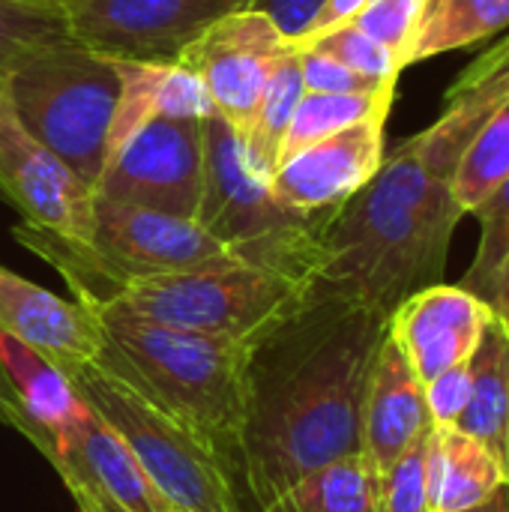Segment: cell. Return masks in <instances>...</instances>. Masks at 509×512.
I'll return each instance as SVG.
<instances>
[{
    "label": "cell",
    "instance_id": "obj_15",
    "mask_svg": "<svg viewBox=\"0 0 509 512\" xmlns=\"http://www.w3.org/2000/svg\"><path fill=\"white\" fill-rule=\"evenodd\" d=\"M489 321V303L462 285L438 282L402 300L387 318V333L417 378L429 384L441 372L471 360Z\"/></svg>",
    "mask_w": 509,
    "mask_h": 512
},
{
    "label": "cell",
    "instance_id": "obj_5",
    "mask_svg": "<svg viewBox=\"0 0 509 512\" xmlns=\"http://www.w3.org/2000/svg\"><path fill=\"white\" fill-rule=\"evenodd\" d=\"M336 210L306 213L282 204L270 180L249 165L240 135L219 114L204 120V189L195 222L237 261L315 285Z\"/></svg>",
    "mask_w": 509,
    "mask_h": 512
},
{
    "label": "cell",
    "instance_id": "obj_1",
    "mask_svg": "<svg viewBox=\"0 0 509 512\" xmlns=\"http://www.w3.org/2000/svg\"><path fill=\"white\" fill-rule=\"evenodd\" d=\"M507 96L509 36L465 66L438 120L384 153L375 177L333 213L318 291L390 318L402 300L441 282L465 216L453 201L459 159Z\"/></svg>",
    "mask_w": 509,
    "mask_h": 512
},
{
    "label": "cell",
    "instance_id": "obj_4",
    "mask_svg": "<svg viewBox=\"0 0 509 512\" xmlns=\"http://www.w3.org/2000/svg\"><path fill=\"white\" fill-rule=\"evenodd\" d=\"M12 237L45 258L84 306L108 300L117 288L147 276L180 273L234 258L225 243L207 234L195 219L150 207L120 204L96 195L90 243H72L30 222H18Z\"/></svg>",
    "mask_w": 509,
    "mask_h": 512
},
{
    "label": "cell",
    "instance_id": "obj_22",
    "mask_svg": "<svg viewBox=\"0 0 509 512\" xmlns=\"http://www.w3.org/2000/svg\"><path fill=\"white\" fill-rule=\"evenodd\" d=\"M375 492V468L354 453L297 480L258 512H375Z\"/></svg>",
    "mask_w": 509,
    "mask_h": 512
},
{
    "label": "cell",
    "instance_id": "obj_2",
    "mask_svg": "<svg viewBox=\"0 0 509 512\" xmlns=\"http://www.w3.org/2000/svg\"><path fill=\"white\" fill-rule=\"evenodd\" d=\"M387 315L312 291L252 348L240 474L255 512L312 471L360 453L363 399Z\"/></svg>",
    "mask_w": 509,
    "mask_h": 512
},
{
    "label": "cell",
    "instance_id": "obj_29",
    "mask_svg": "<svg viewBox=\"0 0 509 512\" xmlns=\"http://www.w3.org/2000/svg\"><path fill=\"white\" fill-rule=\"evenodd\" d=\"M297 48H315L321 54H330L339 63H345L348 69L369 75L375 81H399V75L405 72L402 60L387 45H381L378 39H372L369 33H363L354 24H342L315 39L297 42Z\"/></svg>",
    "mask_w": 509,
    "mask_h": 512
},
{
    "label": "cell",
    "instance_id": "obj_36",
    "mask_svg": "<svg viewBox=\"0 0 509 512\" xmlns=\"http://www.w3.org/2000/svg\"><path fill=\"white\" fill-rule=\"evenodd\" d=\"M0 423L24 435V417H21V411H18L15 393H12L9 378L3 375V369H0Z\"/></svg>",
    "mask_w": 509,
    "mask_h": 512
},
{
    "label": "cell",
    "instance_id": "obj_18",
    "mask_svg": "<svg viewBox=\"0 0 509 512\" xmlns=\"http://www.w3.org/2000/svg\"><path fill=\"white\" fill-rule=\"evenodd\" d=\"M114 66L120 96L105 141V162L150 120H207L216 114L204 81L183 63L114 60Z\"/></svg>",
    "mask_w": 509,
    "mask_h": 512
},
{
    "label": "cell",
    "instance_id": "obj_24",
    "mask_svg": "<svg viewBox=\"0 0 509 512\" xmlns=\"http://www.w3.org/2000/svg\"><path fill=\"white\" fill-rule=\"evenodd\" d=\"M306 87H303V75H300V60H297V48L282 57V63L273 69L264 96L255 108L252 126L243 138V150L249 165L261 174V177H273L279 168V153H282V141L285 132L291 126V117L303 99Z\"/></svg>",
    "mask_w": 509,
    "mask_h": 512
},
{
    "label": "cell",
    "instance_id": "obj_34",
    "mask_svg": "<svg viewBox=\"0 0 509 512\" xmlns=\"http://www.w3.org/2000/svg\"><path fill=\"white\" fill-rule=\"evenodd\" d=\"M324 3L327 0H252L249 9L264 12L282 30V36L297 45L312 30V21L318 18Z\"/></svg>",
    "mask_w": 509,
    "mask_h": 512
},
{
    "label": "cell",
    "instance_id": "obj_9",
    "mask_svg": "<svg viewBox=\"0 0 509 512\" xmlns=\"http://www.w3.org/2000/svg\"><path fill=\"white\" fill-rule=\"evenodd\" d=\"M252 0H78L66 6V27L84 48L111 60L177 63L219 18Z\"/></svg>",
    "mask_w": 509,
    "mask_h": 512
},
{
    "label": "cell",
    "instance_id": "obj_25",
    "mask_svg": "<svg viewBox=\"0 0 509 512\" xmlns=\"http://www.w3.org/2000/svg\"><path fill=\"white\" fill-rule=\"evenodd\" d=\"M396 102V87L378 90V93H303L291 126L282 141L279 165L300 153L303 147L351 126L360 123L378 111H390Z\"/></svg>",
    "mask_w": 509,
    "mask_h": 512
},
{
    "label": "cell",
    "instance_id": "obj_17",
    "mask_svg": "<svg viewBox=\"0 0 509 512\" xmlns=\"http://www.w3.org/2000/svg\"><path fill=\"white\" fill-rule=\"evenodd\" d=\"M432 429L435 423L429 417L423 381L387 333L372 363L363 399L360 453L381 477L417 438Z\"/></svg>",
    "mask_w": 509,
    "mask_h": 512
},
{
    "label": "cell",
    "instance_id": "obj_27",
    "mask_svg": "<svg viewBox=\"0 0 509 512\" xmlns=\"http://www.w3.org/2000/svg\"><path fill=\"white\" fill-rule=\"evenodd\" d=\"M69 39L66 9L39 0H0V75Z\"/></svg>",
    "mask_w": 509,
    "mask_h": 512
},
{
    "label": "cell",
    "instance_id": "obj_13",
    "mask_svg": "<svg viewBox=\"0 0 509 512\" xmlns=\"http://www.w3.org/2000/svg\"><path fill=\"white\" fill-rule=\"evenodd\" d=\"M45 459L66 483L78 512H174L126 441L90 405L48 447Z\"/></svg>",
    "mask_w": 509,
    "mask_h": 512
},
{
    "label": "cell",
    "instance_id": "obj_32",
    "mask_svg": "<svg viewBox=\"0 0 509 512\" xmlns=\"http://www.w3.org/2000/svg\"><path fill=\"white\" fill-rule=\"evenodd\" d=\"M297 60H300L306 93H378L399 84V81H375L369 75H360L345 63H339L336 57L321 54L315 48H297Z\"/></svg>",
    "mask_w": 509,
    "mask_h": 512
},
{
    "label": "cell",
    "instance_id": "obj_12",
    "mask_svg": "<svg viewBox=\"0 0 509 512\" xmlns=\"http://www.w3.org/2000/svg\"><path fill=\"white\" fill-rule=\"evenodd\" d=\"M294 51V42L258 9H240L207 27L177 63L189 66L207 87L216 114L246 138L255 108L273 69Z\"/></svg>",
    "mask_w": 509,
    "mask_h": 512
},
{
    "label": "cell",
    "instance_id": "obj_21",
    "mask_svg": "<svg viewBox=\"0 0 509 512\" xmlns=\"http://www.w3.org/2000/svg\"><path fill=\"white\" fill-rule=\"evenodd\" d=\"M471 399L456 429L504 459L509 423V330L492 315L471 360ZM507 462V459H504Z\"/></svg>",
    "mask_w": 509,
    "mask_h": 512
},
{
    "label": "cell",
    "instance_id": "obj_19",
    "mask_svg": "<svg viewBox=\"0 0 509 512\" xmlns=\"http://www.w3.org/2000/svg\"><path fill=\"white\" fill-rule=\"evenodd\" d=\"M0 369L9 378L18 411L24 417V438L45 456L48 447L75 426L84 414V399L72 378L39 357L33 348L0 333Z\"/></svg>",
    "mask_w": 509,
    "mask_h": 512
},
{
    "label": "cell",
    "instance_id": "obj_38",
    "mask_svg": "<svg viewBox=\"0 0 509 512\" xmlns=\"http://www.w3.org/2000/svg\"><path fill=\"white\" fill-rule=\"evenodd\" d=\"M462 512H509V486L498 489V492H495L492 498H486L483 504H477V507Z\"/></svg>",
    "mask_w": 509,
    "mask_h": 512
},
{
    "label": "cell",
    "instance_id": "obj_30",
    "mask_svg": "<svg viewBox=\"0 0 509 512\" xmlns=\"http://www.w3.org/2000/svg\"><path fill=\"white\" fill-rule=\"evenodd\" d=\"M429 438H417L381 477L375 492V512H432L429 504Z\"/></svg>",
    "mask_w": 509,
    "mask_h": 512
},
{
    "label": "cell",
    "instance_id": "obj_33",
    "mask_svg": "<svg viewBox=\"0 0 509 512\" xmlns=\"http://www.w3.org/2000/svg\"><path fill=\"white\" fill-rule=\"evenodd\" d=\"M426 390V405H429V417L438 429H450L462 420L468 399H471V366L459 363L447 372H441L438 378H432L429 384H423Z\"/></svg>",
    "mask_w": 509,
    "mask_h": 512
},
{
    "label": "cell",
    "instance_id": "obj_26",
    "mask_svg": "<svg viewBox=\"0 0 509 512\" xmlns=\"http://www.w3.org/2000/svg\"><path fill=\"white\" fill-rule=\"evenodd\" d=\"M509 177V96L480 123L474 138L468 141L456 177H453V201L471 216L477 204H483Z\"/></svg>",
    "mask_w": 509,
    "mask_h": 512
},
{
    "label": "cell",
    "instance_id": "obj_16",
    "mask_svg": "<svg viewBox=\"0 0 509 512\" xmlns=\"http://www.w3.org/2000/svg\"><path fill=\"white\" fill-rule=\"evenodd\" d=\"M0 333L33 348L69 378L93 366L102 351L99 315L72 300H63L0 264Z\"/></svg>",
    "mask_w": 509,
    "mask_h": 512
},
{
    "label": "cell",
    "instance_id": "obj_7",
    "mask_svg": "<svg viewBox=\"0 0 509 512\" xmlns=\"http://www.w3.org/2000/svg\"><path fill=\"white\" fill-rule=\"evenodd\" d=\"M6 84L27 132L96 192L120 96L114 60L69 39L6 72Z\"/></svg>",
    "mask_w": 509,
    "mask_h": 512
},
{
    "label": "cell",
    "instance_id": "obj_20",
    "mask_svg": "<svg viewBox=\"0 0 509 512\" xmlns=\"http://www.w3.org/2000/svg\"><path fill=\"white\" fill-rule=\"evenodd\" d=\"M426 468L432 512L471 510L509 486L507 462L456 426L432 429Z\"/></svg>",
    "mask_w": 509,
    "mask_h": 512
},
{
    "label": "cell",
    "instance_id": "obj_31",
    "mask_svg": "<svg viewBox=\"0 0 509 512\" xmlns=\"http://www.w3.org/2000/svg\"><path fill=\"white\" fill-rule=\"evenodd\" d=\"M432 0H369L348 24L387 45L408 69V51Z\"/></svg>",
    "mask_w": 509,
    "mask_h": 512
},
{
    "label": "cell",
    "instance_id": "obj_23",
    "mask_svg": "<svg viewBox=\"0 0 509 512\" xmlns=\"http://www.w3.org/2000/svg\"><path fill=\"white\" fill-rule=\"evenodd\" d=\"M509 27V0H432L408 51V66L492 39Z\"/></svg>",
    "mask_w": 509,
    "mask_h": 512
},
{
    "label": "cell",
    "instance_id": "obj_28",
    "mask_svg": "<svg viewBox=\"0 0 509 512\" xmlns=\"http://www.w3.org/2000/svg\"><path fill=\"white\" fill-rule=\"evenodd\" d=\"M471 216H477V222H480V243H477V255L459 285L465 291L477 294L483 303H489L498 273L509 258V177L483 204H477L471 210Z\"/></svg>",
    "mask_w": 509,
    "mask_h": 512
},
{
    "label": "cell",
    "instance_id": "obj_35",
    "mask_svg": "<svg viewBox=\"0 0 509 512\" xmlns=\"http://www.w3.org/2000/svg\"><path fill=\"white\" fill-rule=\"evenodd\" d=\"M366 3L369 0H327L324 9L318 12V18L312 21V30L306 33V39H315V36H321V33H327L333 27L348 24ZM306 39H300V42H306Z\"/></svg>",
    "mask_w": 509,
    "mask_h": 512
},
{
    "label": "cell",
    "instance_id": "obj_40",
    "mask_svg": "<svg viewBox=\"0 0 509 512\" xmlns=\"http://www.w3.org/2000/svg\"><path fill=\"white\" fill-rule=\"evenodd\" d=\"M504 459H507V474H509V423H507V447H504Z\"/></svg>",
    "mask_w": 509,
    "mask_h": 512
},
{
    "label": "cell",
    "instance_id": "obj_10",
    "mask_svg": "<svg viewBox=\"0 0 509 512\" xmlns=\"http://www.w3.org/2000/svg\"><path fill=\"white\" fill-rule=\"evenodd\" d=\"M204 189V120H150L105 165L96 195L195 219Z\"/></svg>",
    "mask_w": 509,
    "mask_h": 512
},
{
    "label": "cell",
    "instance_id": "obj_6",
    "mask_svg": "<svg viewBox=\"0 0 509 512\" xmlns=\"http://www.w3.org/2000/svg\"><path fill=\"white\" fill-rule=\"evenodd\" d=\"M315 285L237 258L126 282L90 309H117L162 327L258 345L312 297Z\"/></svg>",
    "mask_w": 509,
    "mask_h": 512
},
{
    "label": "cell",
    "instance_id": "obj_11",
    "mask_svg": "<svg viewBox=\"0 0 509 512\" xmlns=\"http://www.w3.org/2000/svg\"><path fill=\"white\" fill-rule=\"evenodd\" d=\"M0 195L24 222L72 243H90L96 192L18 120L0 75Z\"/></svg>",
    "mask_w": 509,
    "mask_h": 512
},
{
    "label": "cell",
    "instance_id": "obj_39",
    "mask_svg": "<svg viewBox=\"0 0 509 512\" xmlns=\"http://www.w3.org/2000/svg\"><path fill=\"white\" fill-rule=\"evenodd\" d=\"M39 3H51V6H60V9H66V6H72V3H78V0H39Z\"/></svg>",
    "mask_w": 509,
    "mask_h": 512
},
{
    "label": "cell",
    "instance_id": "obj_37",
    "mask_svg": "<svg viewBox=\"0 0 509 512\" xmlns=\"http://www.w3.org/2000/svg\"><path fill=\"white\" fill-rule=\"evenodd\" d=\"M489 309H492V315L504 324L509 330V258L507 264L501 267V273H498V282H495V288H492V297H489Z\"/></svg>",
    "mask_w": 509,
    "mask_h": 512
},
{
    "label": "cell",
    "instance_id": "obj_3",
    "mask_svg": "<svg viewBox=\"0 0 509 512\" xmlns=\"http://www.w3.org/2000/svg\"><path fill=\"white\" fill-rule=\"evenodd\" d=\"M93 312L102 321V351L93 366L183 426L237 486L255 345L162 327L117 309Z\"/></svg>",
    "mask_w": 509,
    "mask_h": 512
},
{
    "label": "cell",
    "instance_id": "obj_8",
    "mask_svg": "<svg viewBox=\"0 0 509 512\" xmlns=\"http://www.w3.org/2000/svg\"><path fill=\"white\" fill-rule=\"evenodd\" d=\"M75 393L126 441L174 512H240L237 486L219 459L183 426L159 414L96 366L72 375Z\"/></svg>",
    "mask_w": 509,
    "mask_h": 512
},
{
    "label": "cell",
    "instance_id": "obj_14",
    "mask_svg": "<svg viewBox=\"0 0 509 512\" xmlns=\"http://www.w3.org/2000/svg\"><path fill=\"white\" fill-rule=\"evenodd\" d=\"M390 111H378L360 123H351L291 159H285L270 177L273 195L306 213L336 210L354 198L384 162V129Z\"/></svg>",
    "mask_w": 509,
    "mask_h": 512
}]
</instances>
